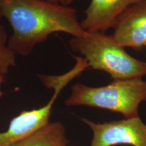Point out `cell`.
Here are the masks:
<instances>
[{
    "mask_svg": "<svg viewBox=\"0 0 146 146\" xmlns=\"http://www.w3.org/2000/svg\"><path fill=\"white\" fill-rule=\"evenodd\" d=\"M0 10L13 30L8 45L16 54L27 56L54 33L73 37L87 33L78 21L77 10L69 6L43 0H0Z\"/></svg>",
    "mask_w": 146,
    "mask_h": 146,
    "instance_id": "obj_1",
    "label": "cell"
},
{
    "mask_svg": "<svg viewBox=\"0 0 146 146\" xmlns=\"http://www.w3.org/2000/svg\"><path fill=\"white\" fill-rule=\"evenodd\" d=\"M70 48L79 53L94 70L104 71L114 80L143 78L146 76V61L133 57L104 32H87L81 37H73Z\"/></svg>",
    "mask_w": 146,
    "mask_h": 146,
    "instance_id": "obj_2",
    "label": "cell"
},
{
    "mask_svg": "<svg viewBox=\"0 0 146 146\" xmlns=\"http://www.w3.org/2000/svg\"><path fill=\"white\" fill-rule=\"evenodd\" d=\"M146 101V81L142 78L113 80L102 87L76 83L65 100L67 106H88L120 113L124 118L139 116V108Z\"/></svg>",
    "mask_w": 146,
    "mask_h": 146,
    "instance_id": "obj_3",
    "label": "cell"
},
{
    "mask_svg": "<svg viewBox=\"0 0 146 146\" xmlns=\"http://www.w3.org/2000/svg\"><path fill=\"white\" fill-rule=\"evenodd\" d=\"M81 120L93 133L90 146H146V124L139 116L102 123Z\"/></svg>",
    "mask_w": 146,
    "mask_h": 146,
    "instance_id": "obj_4",
    "label": "cell"
},
{
    "mask_svg": "<svg viewBox=\"0 0 146 146\" xmlns=\"http://www.w3.org/2000/svg\"><path fill=\"white\" fill-rule=\"evenodd\" d=\"M112 28L111 35L120 46L141 50L146 43V0L129 7Z\"/></svg>",
    "mask_w": 146,
    "mask_h": 146,
    "instance_id": "obj_5",
    "label": "cell"
},
{
    "mask_svg": "<svg viewBox=\"0 0 146 146\" xmlns=\"http://www.w3.org/2000/svg\"><path fill=\"white\" fill-rule=\"evenodd\" d=\"M59 94L54 92L47 104L39 108L23 111L11 120L5 132H0V146H12L45 127Z\"/></svg>",
    "mask_w": 146,
    "mask_h": 146,
    "instance_id": "obj_6",
    "label": "cell"
},
{
    "mask_svg": "<svg viewBox=\"0 0 146 146\" xmlns=\"http://www.w3.org/2000/svg\"><path fill=\"white\" fill-rule=\"evenodd\" d=\"M141 0H91L81 25L86 32L106 33L127 9Z\"/></svg>",
    "mask_w": 146,
    "mask_h": 146,
    "instance_id": "obj_7",
    "label": "cell"
},
{
    "mask_svg": "<svg viewBox=\"0 0 146 146\" xmlns=\"http://www.w3.org/2000/svg\"><path fill=\"white\" fill-rule=\"evenodd\" d=\"M66 129L59 122L49 123L31 135L12 146H68Z\"/></svg>",
    "mask_w": 146,
    "mask_h": 146,
    "instance_id": "obj_8",
    "label": "cell"
},
{
    "mask_svg": "<svg viewBox=\"0 0 146 146\" xmlns=\"http://www.w3.org/2000/svg\"><path fill=\"white\" fill-rule=\"evenodd\" d=\"M76 64L69 72L60 76L40 75V80L45 87L53 89L54 92L60 94L62 90L74 78L81 74L85 69L89 68L88 64L83 57H76Z\"/></svg>",
    "mask_w": 146,
    "mask_h": 146,
    "instance_id": "obj_9",
    "label": "cell"
},
{
    "mask_svg": "<svg viewBox=\"0 0 146 146\" xmlns=\"http://www.w3.org/2000/svg\"><path fill=\"white\" fill-rule=\"evenodd\" d=\"M6 33L0 24V76L3 78L9 68L16 65V54L6 43Z\"/></svg>",
    "mask_w": 146,
    "mask_h": 146,
    "instance_id": "obj_10",
    "label": "cell"
},
{
    "mask_svg": "<svg viewBox=\"0 0 146 146\" xmlns=\"http://www.w3.org/2000/svg\"><path fill=\"white\" fill-rule=\"evenodd\" d=\"M43 1H49V2L57 3L63 5V6H68L71 3L73 2L75 0H43Z\"/></svg>",
    "mask_w": 146,
    "mask_h": 146,
    "instance_id": "obj_11",
    "label": "cell"
},
{
    "mask_svg": "<svg viewBox=\"0 0 146 146\" xmlns=\"http://www.w3.org/2000/svg\"><path fill=\"white\" fill-rule=\"evenodd\" d=\"M1 18H2V15H1V10H0V21H1Z\"/></svg>",
    "mask_w": 146,
    "mask_h": 146,
    "instance_id": "obj_12",
    "label": "cell"
},
{
    "mask_svg": "<svg viewBox=\"0 0 146 146\" xmlns=\"http://www.w3.org/2000/svg\"><path fill=\"white\" fill-rule=\"evenodd\" d=\"M2 80H3V78L0 76V84H1V82H2Z\"/></svg>",
    "mask_w": 146,
    "mask_h": 146,
    "instance_id": "obj_13",
    "label": "cell"
},
{
    "mask_svg": "<svg viewBox=\"0 0 146 146\" xmlns=\"http://www.w3.org/2000/svg\"><path fill=\"white\" fill-rule=\"evenodd\" d=\"M145 46L146 47V43H145Z\"/></svg>",
    "mask_w": 146,
    "mask_h": 146,
    "instance_id": "obj_14",
    "label": "cell"
}]
</instances>
